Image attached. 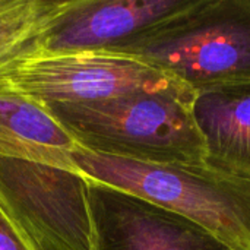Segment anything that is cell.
I'll list each match as a JSON object with an SVG mask.
<instances>
[{
  "label": "cell",
  "mask_w": 250,
  "mask_h": 250,
  "mask_svg": "<svg viewBox=\"0 0 250 250\" xmlns=\"http://www.w3.org/2000/svg\"><path fill=\"white\" fill-rule=\"evenodd\" d=\"M88 179L202 226L231 250H250V179L202 164H161L95 154L72 155Z\"/></svg>",
  "instance_id": "1"
},
{
  "label": "cell",
  "mask_w": 250,
  "mask_h": 250,
  "mask_svg": "<svg viewBox=\"0 0 250 250\" xmlns=\"http://www.w3.org/2000/svg\"><path fill=\"white\" fill-rule=\"evenodd\" d=\"M193 100L139 92L88 104H45L86 151L161 164L207 163Z\"/></svg>",
  "instance_id": "2"
},
{
  "label": "cell",
  "mask_w": 250,
  "mask_h": 250,
  "mask_svg": "<svg viewBox=\"0 0 250 250\" xmlns=\"http://www.w3.org/2000/svg\"><path fill=\"white\" fill-rule=\"evenodd\" d=\"M108 53L160 69L195 92L250 81V0H195Z\"/></svg>",
  "instance_id": "3"
},
{
  "label": "cell",
  "mask_w": 250,
  "mask_h": 250,
  "mask_svg": "<svg viewBox=\"0 0 250 250\" xmlns=\"http://www.w3.org/2000/svg\"><path fill=\"white\" fill-rule=\"evenodd\" d=\"M0 92L44 104H88L139 92L195 98L179 79L108 51L45 53L26 48L0 64Z\"/></svg>",
  "instance_id": "4"
},
{
  "label": "cell",
  "mask_w": 250,
  "mask_h": 250,
  "mask_svg": "<svg viewBox=\"0 0 250 250\" xmlns=\"http://www.w3.org/2000/svg\"><path fill=\"white\" fill-rule=\"evenodd\" d=\"M0 201L50 250H89L88 179L60 167L0 157Z\"/></svg>",
  "instance_id": "5"
},
{
  "label": "cell",
  "mask_w": 250,
  "mask_h": 250,
  "mask_svg": "<svg viewBox=\"0 0 250 250\" xmlns=\"http://www.w3.org/2000/svg\"><path fill=\"white\" fill-rule=\"evenodd\" d=\"M89 250H231L202 226L88 180Z\"/></svg>",
  "instance_id": "6"
},
{
  "label": "cell",
  "mask_w": 250,
  "mask_h": 250,
  "mask_svg": "<svg viewBox=\"0 0 250 250\" xmlns=\"http://www.w3.org/2000/svg\"><path fill=\"white\" fill-rule=\"evenodd\" d=\"M195 0H66L28 47L45 53L110 51Z\"/></svg>",
  "instance_id": "7"
},
{
  "label": "cell",
  "mask_w": 250,
  "mask_h": 250,
  "mask_svg": "<svg viewBox=\"0 0 250 250\" xmlns=\"http://www.w3.org/2000/svg\"><path fill=\"white\" fill-rule=\"evenodd\" d=\"M192 110L207 163L250 179V81L198 91Z\"/></svg>",
  "instance_id": "8"
},
{
  "label": "cell",
  "mask_w": 250,
  "mask_h": 250,
  "mask_svg": "<svg viewBox=\"0 0 250 250\" xmlns=\"http://www.w3.org/2000/svg\"><path fill=\"white\" fill-rule=\"evenodd\" d=\"M79 148L76 139L44 103L0 92V157L48 164L82 174L72 160Z\"/></svg>",
  "instance_id": "9"
},
{
  "label": "cell",
  "mask_w": 250,
  "mask_h": 250,
  "mask_svg": "<svg viewBox=\"0 0 250 250\" xmlns=\"http://www.w3.org/2000/svg\"><path fill=\"white\" fill-rule=\"evenodd\" d=\"M63 6L59 0H0V64L26 50Z\"/></svg>",
  "instance_id": "10"
},
{
  "label": "cell",
  "mask_w": 250,
  "mask_h": 250,
  "mask_svg": "<svg viewBox=\"0 0 250 250\" xmlns=\"http://www.w3.org/2000/svg\"><path fill=\"white\" fill-rule=\"evenodd\" d=\"M0 250L47 249L0 201Z\"/></svg>",
  "instance_id": "11"
}]
</instances>
